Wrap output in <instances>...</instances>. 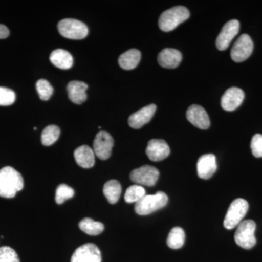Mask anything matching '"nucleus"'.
Instances as JSON below:
<instances>
[{
    "label": "nucleus",
    "mask_w": 262,
    "mask_h": 262,
    "mask_svg": "<svg viewBox=\"0 0 262 262\" xmlns=\"http://www.w3.org/2000/svg\"><path fill=\"white\" fill-rule=\"evenodd\" d=\"M24 187L23 177L15 169L6 166L0 170V196L13 198Z\"/></svg>",
    "instance_id": "nucleus-1"
},
{
    "label": "nucleus",
    "mask_w": 262,
    "mask_h": 262,
    "mask_svg": "<svg viewBox=\"0 0 262 262\" xmlns=\"http://www.w3.org/2000/svg\"><path fill=\"white\" fill-rule=\"evenodd\" d=\"M190 16L189 10L185 7L177 6L165 10L159 18L160 29L163 32H171L173 29L187 20Z\"/></svg>",
    "instance_id": "nucleus-2"
},
{
    "label": "nucleus",
    "mask_w": 262,
    "mask_h": 262,
    "mask_svg": "<svg viewBox=\"0 0 262 262\" xmlns=\"http://www.w3.org/2000/svg\"><path fill=\"white\" fill-rule=\"evenodd\" d=\"M168 198L163 192H158L155 194H146L135 205L137 214L146 215L164 208L168 204Z\"/></svg>",
    "instance_id": "nucleus-3"
},
{
    "label": "nucleus",
    "mask_w": 262,
    "mask_h": 262,
    "mask_svg": "<svg viewBox=\"0 0 262 262\" xmlns=\"http://www.w3.org/2000/svg\"><path fill=\"white\" fill-rule=\"evenodd\" d=\"M58 29L60 34L67 39H82L89 34L87 26L76 19H63L58 23Z\"/></svg>",
    "instance_id": "nucleus-4"
},
{
    "label": "nucleus",
    "mask_w": 262,
    "mask_h": 262,
    "mask_svg": "<svg viewBox=\"0 0 262 262\" xmlns=\"http://www.w3.org/2000/svg\"><path fill=\"white\" fill-rule=\"evenodd\" d=\"M256 225L254 221L245 220L237 226V230L234 234V241L236 244L245 249H251L256 244L255 237V231Z\"/></svg>",
    "instance_id": "nucleus-5"
},
{
    "label": "nucleus",
    "mask_w": 262,
    "mask_h": 262,
    "mask_svg": "<svg viewBox=\"0 0 262 262\" xmlns=\"http://www.w3.org/2000/svg\"><path fill=\"white\" fill-rule=\"evenodd\" d=\"M248 208V202L242 198L232 201L224 221L225 228L232 229L237 227L247 213Z\"/></svg>",
    "instance_id": "nucleus-6"
},
{
    "label": "nucleus",
    "mask_w": 262,
    "mask_h": 262,
    "mask_svg": "<svg viewBox=\"0 0 262 262\" xmlns=\"http://www.w3.org/2000/svg\"><path fill=\"white\" fill-rule=\"evenodd\" d=\"M159 170L151 165H143L132 170L130 178L133 182L141 186L153 187L159 178Z\"/></svg>",
    "instance_id": "nucleus-7"
},
{
    "label": "nucleus",
    "mask_w": 262,
    "mask_h": 262,
    "mask_svg": "<svg viewBox=\"0 0 262 262\" xmlns=\"http://www.w3.org/2000/svg\"><path fill=\"white\" fill-rule=\"evenodd\" d=\"M253 50V42L251 37L246 34H242L231 50V58L237 63L246 61L251 56Z\"/></svg>",
    "instance_id": "nucleus-8"
},
{
    "label": "nucleus",
    "mask_w": 262,
    "mask_h": 262,
    "mask_svg": "<svg viewBox=\"0 0 262 262\" xmlns=\"http://www.w3.org/2000/svg\"><path fill=\"white\" fill-rule=\"evenodd\" d=\"M114 140L112 136L106 131H100L96 134L94 141L95 155L100 160L108 159L112 155Z\"/></svg>",
    "instance_id": "nucleus-9"
},
{
    "label": "nucleus",
    "mask_w": 262,
    "mask_h": 262,
    "mask_svg": "<svg viewBox=\"0 0 262 262\" xmlns=\"http://www.w3.org/2000/svg\"><path fill=\"white\" fill-rule=\"evenodd\" d=\"M71 262H101V253L95 244L82 245L72 254Z\"/></svg>",
    "instance_id": "nucleus-10"
},
{
    "label": "nucleus",
    "mask_w": 262,
    "mask_h": 262,
    "mask_svg": "<svg viewBox=\"0 0 262 262\" xmlns=\"http://www.w3.org/2000/svg\"><path fill=\"white\" fill-rule=\"evenodd\" d=\"M239 30V23L235 19L229 20L225 24L215 41L217 48L220 51L227 50L232 39L238 34Z\"/></svg>",
    "instance_id": "nucleus-11"
},
{
    "label": "nucleus",
    "mask_w": 262,
    "mask_h": 262,
    "mask_svg": "<svg viewBox=\"0 0 262 262\" xmlns=\"http://www.w3.org/2000/svg\"><path fill=\"white\" fill-rule=\"evenodd\" d=\"M146 153L151 161L158 162L168 158L170 150L166 141L163 139H151L146 146Z\"/></svg>",
    "instance_id": "nucleus-12"
},
{
    "label": "nucleus",
    "mask_w": 262,
    "mask_h": 262,
    "mask_svg": "<svg viewBox=\"0 0 262 262\" xmlns=\"http://www.w3.org/2000/svg\"><path fill=\"white\" fill-rule=\"evenodd\" d=\"M187 120L194 126L202 130H206L211 125L209 117L204 108L200 105H192L188 108Z\"/></svg>",
    "instance_id": "nucleus-13"
},
{
    "label": "nucleus",
    "mask_w": 262,
    "mask_h": 262,
    "mask_svg": "<svg viewBox=\"0 0 262 262\" xmlns=\"http://www.w3.org/2000/svg\"><path fill=\"white\" fill-rule=\"evenodd\" d=\"M245 94L243 90L238 88H230L226 91L221 99L222 107L226 111L232 112L241 106L244 101Z\"/></svg>",
    "instance_id": "nucleus-14"
},
{
    "label": "nucleus",
    "mask_w": 262,
    "mask_h": 262,
    "mask_svg": "<svg viewBox=\"0 0 262 262\" xmlns=\"http://www.w3.org/2000/svg\"><path fill=\"white\" fill-rule=\"evenodd\" d=\"M157 106L155 104H150L141 108L136 113L132 114L128 118L129 125L132 128L139 129L150 122L155 112Z\"/></svg>",
    "instance_id": "nucleus-15"
},
{
    "label": "nucleus",
    "mask_w": 262,
    "mask_h": 262,
    "mask_svg": "<svg viewBox=\"0 0 262 262\" xmlns=\"http://www.w3.org/2000/svg\"><path fill=\"white\" fill-rule=\"evenodd\" d=\"M198 177L208 179L213 177L217 170L216 158L213 154L202 155L196 163Z\"/></svg>",
    "instance_id": "nucleus-16"
},
{
    "label": "nucleus",
    "mask_w": 262,
    "mask_h": 262,
    "mask_svg": "<svg viewBox=\"0 0 262 262\" xmlns=\"http://www.w3.org/2000/svg\"><path fill=\"white\" fill-rule=\"evenodd\" d=\"M182 60V55L178 50L165 48L158 56V61L162 67L175 69L178 67Z\"/></svg>",
    "instance_id": "nucleus-17"
},
{
    "label": "nucleus",
    "mask_w": 262,
    "mask_h": 262,
    "mask_svg": "<svg viewBox=\"0 0 262 262\" xmlns=\"http://www.w3.org/2000/svg\"><path fill=\"white\" fill-rule=\"evenodd\" d=\"M88 84L81 81H72L67 85L69 98L76 104H81L87 99Z\"/></svg>",
    "instance_id": "nucleus-18"
},
{
    "label": "nucleus",
    "mask_w": 262,
    "mask_h": 262,
    "mask_svg": "<svg viewBox=\"0 0 262 262\" xmlns=\"http://www.w3.org/2000/svg\"><path fill=\"white\" fill-rule=\"evenodd\" d=\"M75 161L79 166L83 168H91L95 164V153L94 149L90 146L82 145L79 146L74 152Z\"/></svg>",
    "instance_id": "nucleus-19"
},
{
    "label": "nucleus",
    "mask_w": 262,
    "mask_h": 262,
    "mask_svg": "<svg viewBox=\"0 0 262 262\" xmlns=\"http://www.w3.org/2000/svg\"><path fill=\"white\" fill-rule=\"evenodd\" d=\"M50 60L55 67L61 70H69L74 63L73 57L63 49H56L52 52Z\"/></svg>",
    "instance_id": "nucleus-20"
},
{
    "label": "nucleus",
    "mask_w": 262,
    "mask_h": 262,
    "mask_svg": "<svg viewBox=\"0 0 262 262\" xmlns=\"http://www.w3.org/2000/svg\"><path fill=\"white\" fill-rule=\"evenodd\" d=\"M141 60V52L137 49H130L122 53L118 59L119 65L125 70L135 69Z\"/></svg>",
    "instance_id": "nucleus-21"
},
{
    "label": "nucleus",
    "mask_w": 262,
    "mask_h": 262,
    "mask_svg": "<svg viewBox=\"0 0 262 262\" xmlns=\"http://www.w3.org/2000/svg\"><path fill=\"white\" fill-rule=\"evenodd\" d=\"M103 192L110 204L118 202L122 192L121 184L117 180H110L103 186Z\"/></svg>",
    "instance_id": "nucleus-22"
},
{
    "label": "nucleus",
    "mask_w": 262,
    "mask_h": 262,
    "mask_svg": "<svg viewBox=\"0 0 262 262\" xmlns=\"http://www.w3.org/2000/svg\"><path fill=\"white\" fill-rule=\"evenodd\" d=\"M79 227L89 235H98L104 230V225L101 222H95L91 218H84L79 223Z\"/></svg>",
    "instance_id": "nucleus-23"
},
{
    "label": "nucleus",
    "mask_w": 262,
    "mask_h": 262,
    "mask_svg": "<svg viewBox=\"0 0 262 262\" xmlns=\"http://www.w3.org/2000/svg\"><path fill=\"white\" fill-rule=\"evenodd\" d=\"M185 242V233L181 227H174L170 230L167 239L168 247L172 249H179L184 246Z\"/></svg>",
    "instance_id": "nucleus-24"
},
{
    "label": "nucleus",
    "mask_w": 262,
    "mask_h": 262,
    "mask_svg": "<svg viewBox=\"0 0 262 262\" xmlns=\"http://www.w3.org/2000/svg\"><path fill=\"white\" fill-rule=\"evenodd\" d=\"M60 128L55 125H48L43 130L41 141L43 145L48 146L54 144L60 136Z\"/></svg>",
    "instance_id": "nucleus-25"
},
{
    "label": "nucleus",
    "mask_w": 262,
    "mask_h": 262,
    "mask_svg": "<svg viewBox=\"0 0 262 262\" xmlns=\"http://www.w3.org/2000/svg\"><path fill=\"white\" fill-rule=\"evenodd\" d=\"M146 195V190L142 186L133 185L127 188L125 194V201L127 203H137Z\"/></svg>",
    "instance_id": "nucleus-26"
},
{
    "label": "nucleus",
    "mask_w": 262,
    "mask_h": 262,
    "mask_svg": "<svg viewBox=\"0 0 262 262\" xmlns=\"http://www.w3.org/2000/svg\"><path fill=\"white\" fill-rule=\"evenodd\" d=\"M75 195V190L70 186L61 184L57 187L56 192V202L57 204L61 205L67 200L71 199Z\"/></svg>",
    "instance_id": "nucleus-27"
},
{
    "label": "nucleus",
    "mask_w": 262,
    "mask_h": 262,
    "mask_svg": "<svg viewBox=\"0 0 262 262\" xmlns=\"http://www.w3.org/2000/svg\"><path fill=\"white\" fill-rule=\"evenodd\" d=\"M36 88L39 98L42 101H48L51 98L53 93V89L48 81L39 80L36 84Z\"/></svg>",
    "instance_id": "nucleus-28"
},
{
    "label": "nucleus",
    "mask_w": 262,
    "mask_h": 262,
    "mask_svg": "<svg viewBox=\"0 0 262 262\" xmlns=\"http://www.w3.org/2000/svg\"><path fill=\"white\" fill-rule=\"evenodd\" d=\"M0 262H20L15 250L9 246L0 247Z\"/></svg>",
    "instance_id": "nucleus-29"
},
{
    "label": "nucleus",
    "mask_w": 262,
    "mask_h": 262,
    "mask_svg": "<svg viewBox=\"0 0 262 262\" xmlns=\"http://www.w3.org/2000/svg\"><path fill=\"white\" fill-rule=\"evenodd\" d=\"M15 98L14 91L8 88L0 87V106H7L13 104Z\"/></svg>",
    "instance_id": "nucleus-30"
},
{
    "label": "nucleus",
    "mask_w": 262,
    "mask_h": 262,
    "mask_svg": "<svg viewBox=\"0 0 262 262\" xmlns=\"http://www.w3.org/2000/svg\"><path fill=\"white\" fill-rule=\"evenodd\" d=\"M251 151L256 158H262V135L256 134L253 136L251 143Z\"/></svg>",
    "instance_id": "nucleus-31"
},
{
    "label": "nucleus",
    "mask_w": 262,
    "mask_h": 262,
    "mask_svg": "<svg viewBox=\"0 0 262 262\" xmlns=\"http://www.w3.org/2000/svg\"><path fill=\"white\" fill-rule=\"evenodd\" d=\"M9 29L7 28L5 25L0 24V39H5L9 36Z\"/></svg>",
    "instance_id": "nucleus-32"
}]
</instances>
